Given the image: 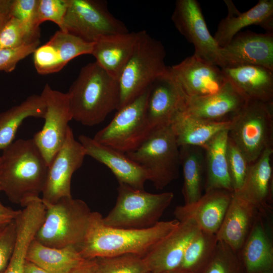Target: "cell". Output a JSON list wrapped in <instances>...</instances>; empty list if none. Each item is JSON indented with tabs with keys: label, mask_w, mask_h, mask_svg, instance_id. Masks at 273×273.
<instances>
[{
	"label": "cell",
	"mask_w": 273,
	"mask_h": 273,
	"mask_svg": "<svg viewBox=\"0 0 273 273\" xmlns=\"http://www.w3.org/2000/svg\"><path fill=\"white\" fill-rule=\"evenodd\" d=\"M201 230L192 220L179 221L176 228L143 257L149 273H163L177 269L186 248Z\"/></svg>",
	"instance_id": "cell-17"
},
{
	"label": "cell",
	"mask_w": 273,
	"mask_h": 273,
	"mask_svg": "<svg viewBox=\"0 0 273 273\" xmlns=\"http://www.w3.org/2000/svg\"><path fill=\"white\" fill-rule=\"evenodd\" d=\"M227 160L233 192H238L243 185L250 164L241 151L229 138Z\"/></svg>",
	"instance_id": "cell-38"
},
{
	"label": "cell",
	"mask_w": 273,
	"mask_h": 273,
	"mask_svg": "<svg viewBox=\"0 0 273 273\" xmlns=\"http://www.w3.org/2000/svg\"><path fill=\"white\" fill-rule=\"evenodd\" d=\"M218 241L216 234L201 230L186 248L177 269L198 273L212 256Z\"/></svg>",
	"instance_id": "cell-34"
},
{
	"label": "cell",
	"mask_w": 273,
	"mask_h": 273,
	"mask_svg": "<svg viewBox=\"0 0 273 273\" xmlns=\"http://www.w3.org/2000/svg\"><path fill=\"white\" fill-rule=\"evenodd\" d=\"M1 192V188H0V192ZM2 203L0 202V205H2Z\"/></svg>",
	"instance_id": "cell-49"
},
{
	"label": "cell",
	"mask_w": 273,
	"mask_h": 273,
	"mask_svg": "<svg viewBox=\"0 0 273 273\" xmlns=\"http://www.w3.org/2000/svg\"><path fill=\"white\" fill-rule=\"evenodd\" d=\"M168 70L188 98L214 94L227 81L221 68L194 54L177 64L168 66Z\"/></svg>",
	"instance_id": "cell-15"
},
{
	"label": "cell",
	"mask_w": 273,
	"mask_h": 273,
	"mask_svg": "<svg viewBox=\"0 0 273 273\" xmlns=\"http://www.w3.org/2000/svg\"><path fill=\"white\" fill-rule=\"evenodd\" d=\"M273 148L266 149L251 164L241 189L237 193L264 217L271 212Z\"/></svg>",
	"instance_id": "cell-23"
},
{
	"label": "cell",
	"mask_w": 273,
	"mask_h": 273,
	"mask_svg": "<svg viewBox=\"0 0 273 273\" xmlns=\"http://www.w3.org/2000/svg\"><path fill=\"white\" fill-rule=\"evenodd\" d=\"M72 119L93 126L105 120L120 103L118 80L96 61L83 66L67 93Z\"/></svg>",
	"instance_id": "cell-3"
},
{
	"label": "cell",
	"mask_w": 273,
	"mask_h": 273,
	"mask_svg": "<svg viewBox=\"0 0 273 273\" xmlns=\"http://www.w3.org/2000/svg\"><path fill=\"white\" fill-rule=\"evenodd\" d=\"M228 9L227 16L219 22L213 36L220 48H223L242 29L255 25L265 32L273 33V1L259 0L248 11L241 13L231 0H224Z\"/></svg>",
	"instance_id": "cell-22"
},
{
	"label": "cell",
	"mask_w": 273,
	"mask_h": 273,
	"mask_svg": "<svg viewBox=\"0 0 273 273\" xmlns=\"http://www.w3.org/2000/svg\"><path fill=\"white\" fill-rule=\"evenodd\" d=\"M16 238L15 219L0 232V273L7 267L12 256Z\"/></svg>",
	"instance_id": "cell-42"
},
{
	"label": "cell",
	"mask_w": 273,
	"mask_h": 273,
	"mask_svg": "<svg viewBox=\"0 0 273 273\" xmlns=\"http://www.w3.org/2000/svg\"><path fill=\"white\" fill-rule=\"evenodd\" d=\"M228 130L217 134L203 148L205 164V192L221 190L233 192L227 160Z\"/></svg>",
	"instance_id": "cell-30"
},
{
	"label": "cell",
	"mask_w": 273,
	"mask_h": 273,
	"mask_svg": "<svg viewBox=\"0 0 273 273\" xmlns=\"http://www.w3.org/2000/svg\"><path fill=\"white\" fill-rule=\"evenodd\" d=\"M26 259L50 273H70L84 258L74 246L49 247L34 239L28 248Z\"/></svg>",
	"instance_id": "cell-31"
},
{
	"label": "cell",
	"mask_w": 273,
	"mask_h": 273,
	"mask_svg": "<svg viewBox=\"0 0 273 273\" xmlns=\"http://www.w3.org/2000/svg\"><path fill=\"white\" fill-rule=\"evenodd\" d=\"M149 273H150V272H149Z\"/></svg>",
	"instance_id": "cell-50"
},
{
	"label": "cell",
	"mask_w": 273,
	"mask_h": 273,
	"mask_svg": "<svg viewBox=\"0 0 273 273\" xmlns=\"http://www.w3.org/2000/svg\"><path fill=\"white\" fill-rule=\"evenodd\" d=\"M140 31L103 37L94 42L92 55L110 76L118 80L131 56Z\"/></svg>",
	"instance_id": "cell-27"
},
{
	"label": "cell",
	"mask_w": 273,
	"mask_h": 273,
	"mask_svg": "<svg viewBox=\"0 0 273 273\" xmlns=\"http://www.w3.org/2000/svg\"><path fill=\"white\" fill-rule=\"evenodd\" d=\"M117 192L114 206L102 218L107 226L131 229L153 226L174 198L171 192L153 194L122 183H119Z\"/></svg>",
	"instance_id": "cell-6"
},
{
	"label": "cell",
	"mask_w": 273,
	"mask_h": 273,
	"mask_svg": "<svg viewBox=\"0 0 273 273\" xmlns=\"http://www.w3.org/2000/svg\"><path fill=\"white\" fill-rule=\"evenodd\" d=\"M247 100L227 79L216 93L200 98H188L185 114L201 119L222 121L233 119L243 108Z\"/></svg>",
	"instance_id": "cell-19"
},
{
	"label": "cell",
	"mask_w": 273,
	"mask_h": 273,
	"mask_svg": "<svg viewBox=\"0 0 273 273\" xmlns=\"http://www.w3.org/2000/svg\"><path fill=\"white\" fill-rule=\"evenodd\" d=\"M38 1H11L10 15L19 19L31 33L40 36L39 26L36 23Z\"/></svg>",
	"instance_id": "cell-40"
},
{
	"label": "cell",
	"mask_w": 273,
	"mask_h": 273,
	"mask_svg": "<svg viewBox=\"0 0 273 273\" xmlns=\"http://www.w3.org/2000/svg\"><path fill=\"white\" fill-rule=\"evenodd\" d=\"M11 0H0V32L10 18Z\"/></svg>",
	"instance_id": "cell-45"
},
{
	"label": "cell",
	"mask_w": 273,
	"mask_h": 273,
	"mask_svg": "<svg viewBox=\"0 0 273 273\" xmlns=\"http://www.w3.org/2000/svg\"><path fill=\"white\" fill-rule=\"evenodd\" d=\"M40 95L46 105L44 123L32 139L49 166L63 145L72 116L67 93L46 83Z\"/></svg>",
	"instance_id": "cell-12"
},
{
	"label": "cell",
	"mask_w": 273,
	"mask_h": 273,
	"mask_svg": "<svg viewBox=\"0 0 273 273\" xmlns=\"http://www.w3.org/2000/svg\"><path fill=\"white\" fill-rule=\"evenodd\" d=\"M40 40L14 49H0V71L11 72L22 60L33 54Z\"/></svg>",
	"instance_id": "cell-41"
},
{
	"label": "cell",
	"mask_w": 273,
	"mask_h": 273,
	"mask_svg": "<svg viewBox=\"0 0 273 273\" xmlns=\"http://www.w3.org/2000/svg\"><path fill=\"white\" fill-rule=\"evenodd\" d=\"M70 273H96L95 259H84Z\"/></svg>",
	"instance_id": "cell-44"
},
{
	"label": "cell",
	"mask_w": 273,
	"mask_h": 273,
	"mask_svg": "<svg viewBox=\"0 0 273 273\" xmlns=\"http://www.w3.org/2000/svg\"><path fill=\"white\" fill-rule=\"evenodd\" d=\"M1 167H2V158H1V157L0 156V172L1 170Z\"/></svg>",
	"instance_id": "cell-48"
},
{
	"label": "cell",
	"mask_w": 273,
	"mask_h": 273,
	"mask_svg": "<svg viewBox=\"0 0 273 273\" xmlns=\"http://www.w3.org/2000/svg\"><path fill=\"white\" fill-rule=\"evenodd\" d=\"M222 54L225 67L252 65L273 71V33L239 32L222 48Z\"/></svg>",
	"instance_id": "cell-18"
},
{
	"label": "cell",
	"mask_w": 273,
	"mask_h": 273,
	"mask_svg": "<svg viewBox=\"0 0 273 273\" xmlns=\"http://www.w3.org/2000/svg\"><path fill=\"white\" fill-rule=\"evenodd\" d=\"M0 188L23 208L42 194L48 166L33 140L19 139L3 150Z\"/></svg>",
	"instance_id": "cell-2"
},
{
	"label": "cell",
	"mask_w": 273,
	"mask_h": 273,
	"mask_svg": "<svg viewBox=\"0 0 273 273\" xmlns=\"http://www.w3.org/2000/svg\"><path fill=\"white\" fill-rule=\"evenodd\" d=\"M264 218L258 214L238 253L244 273H273L272 241Z\"/></svg>",
	"instance_id": "cell-24"
},
{
	"label": "cell",
	"mask_w": 273,
	"mask_h": 273,
	"mask_svg": "<svg viewBox=\"0 0 273 273\" xmlns=\"http://www.w3.org/2000/svg\"><path fill=\"white\" fill-rule=\"evenodd\" d=\"M125 154L144 170L157 190L163 189L179 177V147L170 125L156 131Z\"/></svg>",
	"instance_id": "cell-7"
},
{
	"label": "cell",
	"mask_w": 273,
	"mask_h": 273,
	"mask_svg": "<svg viewBox=\"0 0 273 273\" xmlns=\"http://www.w3.org/2000/svg\"><path fill=\"white\" fill-rule=\"evenodd\" d=\"M42 202L45 206L44 217L34 239L49 247L74 246L79 249L92 213L87 204L72 196L54 203Z\"/></svg>",
	"instance_id": "cell-4"
},
{
	"label": "cell",
	"mask_w": 273,
	"mask_h": 273,
	"mask_svg": "<svg viewBox=\"0 0 273 273\" xmlns=\"http://www.w3.org/2000/svg\"><path fill=\"white\" fill-rule=\"evenodd\" d=\"M225 190L205 192L196 202L177 206L173 212L178 221H194L204 232L216 234L230 204L232 194Z\"/></svg>",
	"instance_id": "cell-20"
},
{
	"label": "cell",
	"mask_w": 273,
	"mask_h": 273,
	"mask_svg": "<svg viewBox=\"0 0 273 273\" xmlns=\"http://www.w3.org/2000/svg\"><path fill=\"white\" fill-rule=\"evenodd\" d=\"M198 273H244V269L238 253L218 241L212 256Z\"/></svg>",
	"instance_id": "cell-36"
},
{
	"label": "cell",
	"mask_w": 273,
	"mask_h": 273,
	"mask_svg": "<svg viewBox=\"0 0 273 273\" xmlns=\"http://www.w3.org/2000/svg\"><path fill=\"white\" fill-rule=\"evenodd\" d=\"M64 32L95 42L105 36L129 31L125 24L110 12L104 2L69 0Z\"/></svg>",
	"instance_id": "cell-9"
},
{
	"label": "cell",
	"mask_w": 273,
	"mask_h": 273,
	"mask_svg": "<svg viewBox=\"0 0 273 273\" xmlns=\"http://www.w3.org/2000/svg\"><path fill=\"white\" fill-rule=\"evenodd\" d=\"M163 273H189L186 271H183L181 270H180L179 269H176L168 271L167 272H165Z\"/></svg>",
	"instance_id": "cell-47"
},
{
	"label": "cell",
	"mask_w": 273,
	"mask_h": 273,
	"mask_svg": "<svg viewBox=\"0 0 273 273\" xmlns=\"http://www.w3.org/2000/svg\"><path fill=\"white\" fill-rule=\"evenodd\" d=\"M45 214L42 206L31 203L20 210L15 219L16 238L9 263L3 273H24L28 248L42 224Z\"/></svg>",
	"instance_id": "cell-28"
},
{
	"label": "cell",
	"mask_w": 273,
	"mask_h": 273,
	"mask_svg": "<svg viewBox=\"0 0 273 273\" xmlns=\"http://www.w3.org/2000/svg\"><path fill=\"white\" fill-rule=\"evenodd\" d=\"M18 19L11 16L0 32V49H14L40 40Z\"/></svg>",
	"instance_id": "cell-37"
},
{
	"label": "cell",
	"mask_w": 273,
	"mask_h": 273,
	"mask_svg": "<svg viewBox=\"0 0 273 273\" xmlns=\"http://www.w3.org/2000/svg\"><path fill=\"white\" fill-rule=\"evenodd\" d=\"M231 120L213 121L179 112L170 127L178 146H193L202 149L220 132L229 130Z\"/></svg>",
	"instance_id": "cell-29"
},
{
	"label": "cell",
	"mask_w": 273,
	"mask_h": 273,
	"mask_svg": "<svg viewBox=\"0 0 273 273\" xmlns=\"http://www.w3.org/2000/svg\"><path fill=\"white\" fill-rule=\"evenodd\" d=\"M103 216L92 213L79 251L84 259L131 254L144 257L161 239L178 225L176 219L159 221L149 228L122 229L105 225Z\"/></svg>",
	"instance_id": "cell-1"
},
{
	"label": "cell",
	"mask_w": 273,
	"mask_h": 273,
	"mask_svg": "<svg viewBox=\"0 0 273 273\" xmlns=\"http://www.w3.org/2000/svg\"><path fill=\"white\" fill-rule=\"evenodd\" d=\"M188 98L168 68L167 72L149 87L139 146L156 131L170 125L175 116L185 110Z\"/></svg>",
	"instance_id": "cell-10"
},
{
	"label": "cell",
	"mask_w": 273,
	"mask_h": 273,
	"mask_svg": "<svg viewBox=\"0 0 273 273\" xmlns=\"http://www.w3.org/2000/svg\"><path fill=\"white\" fill-rule=\"evenodd\" d=\"M221 70L247 100L273 102V71L264 67L244 65Z\"/></svg>",
	"instance_id": "cell-26"
},
{
	"label": "cell",
	"mask_w": 273,
	"mask_h": 273,
	"mask_svg": "<svg viewBox=\"0 0 273 273\" xmlns=\"http://www.w3.org/2000/svg\"><path fill=\"white\" fill-rule=\"evenodd\" d=\"M69 0H38L36 14L38 26L46 21L56 24L64 31V20Z\"/></svg>",
	"instance_id": "cell-39"
},
{
	"label": "cell",
	"mask_w": 273,
	"mask_h": 273,
	"mask_svg": "<svg viewBox=\"0 0 273 273\" xmlns=\"http://www.w3.org/2000/svg\"><path fill=\"white\" fill-rule=\"evenodd\" d=\"M229 138L251 164L273 145V102L248 100L231 120Z\"/></svg>",
	"instance_id": "cell-8"
},
{
	"label": "cell",
	"mask_w": 273,
	"mask_h": 273,
	"mask_svg": "<svg viewBox=\"0 0 273 273\" xmlns=\"http://www.w3.org/2000/svg\"><path fill=\"white\" fill-rule=\"evenodd\" d=\"M171 20L179 33L194 46V55L220 68L225 67L222 48L210 34L198 1H176Z\"/></svg>",
	"instance_id": "cell-11"
},
{
	"label": "cell",
	"mask_w": 273,
	"mask_h": 273,
	"mask_svg": "<svg viewBox=\"0 0 273 273\" xmlns=\"http://www.w3.org/2000/svg\"><path fill=\"white\" fill-rule=\"evenodd\" d=\"M20 212L3 204L0 205V232L14 221Z\"/></svg>",
	"instance_id": "cell-43"
},
{
	"label": "cell",
	"mask_w": 273,
	"mask_h": 273,
	"mask_svg": "<svg viewBox=\"0 0 273 273\" xmlns=\"http://www.w3.org/2000/svg\"><path fill=\"white\" fill-rule=\"evenodd\" d=\"M165 56L166 51L161 41L145 30L140 31L132 53L118 79V109L140 96L158 77L167 72Z\"/></svg>",
	"instance_id": "cell-5"
},
{
	"label": "cell",
	"mask_w": 273,
	"mask_h": 273,
	"mask_svg": "<svg viewBox=\"0 0 273 273\" xmlns=\"http://www.w3.org/2000/svg\"><path fill=\"white\" fill-rule=\"evenodd\" d=\"M180 163L183 167L182 194L185 204L194 203L202 196L205 164L203 149L193 146L179 147Z\"/></svg>",
	"instance_id": "cell-32"
},
{
	"label": "cell",
	"mask_w": 273,
	"mask_h": 273,
	"mask_svg": "<svg viewBox=\"0 0 273 273\" xmlns=\"http://www.w3.org/2000/svg\"><path fill=\"white\" fill-rule=\"evenodd\" d=\"M44 100L40 95L29 96L20 104L0 113V150H3L15 139L17 130L28 117L44 118Z\"/></svg>",
	"instance_id": "cell-33"
},
{
	"label": "cell",
	"mask_w": 273,
	"mask_h": 273,
	"mask_svg": "<svg viewBox=\"0 0 273 273\" xmlns=\"http://www.w3.org/2000/svg\"><path fill=\"white\" fill-rule=\"evenodd\" d=\"M24 273H50L36 264L26 260Z\"/></svg>",
	"instance_id": "cell-46"
},
{
	"label": "cell",
	"mask_w": 273,
	"mask_h": 273,
	"mask_svg": "<svg viewBox=\"0 0 273 273\" xmlns=\"http://www.w3.org/2000/svg\"><path fill=\"white\" fill-rule=\"evenodd\" d=\"M86 156L83 147L75 139L69 126L63 145L48 166L41 194L43 202L54 203L62 198L72 196V175L81 167Z\"/></svg>",
	"instance_id": "cell-14"
},
{
	"label": "cell",
	"mask_w": 273,
	"mask_h": 273,
	"mask_svg": "<svg viewBox=\"0 0 273 273\" xmlns=\"http://www.w3.org/2000/svg\"><path fill=\"white\" fill-rule=\"evenodd\" d=\"M78 141L83 147L86 155L106 166L118 183L144 190L145 184L148 180L146 172L125 153L101 144L85 135H80Z\"/></svg>",
	"instance_id": "cell-21"
},
{
	"label": "cell",
	"mask_w": 273,
	"mask_h": 273,
	"mask_svg": "<svg viewBox=\"0 0 273 273\" xmlns=\"http://www.w3.org/2000/svg\"><path fill=\"white\" fill-rule=\"evenodd\" d=\"M258 213L250 203L233 192L220 226L216 234L218 241L238 253L250 233Z\"/></svg>",
	"instance_id": "cell-25"
},
{
	"label": "cell",
	"mask_w": 273,
	"mask_h": 273,
	"mask_svg": "<svg viewBox=\"0 0 273 273\" xmlns=\"http://www.w3.org/2000/svg\"><path fill=\"white\" fill-rule=\"evenodd\" d=\"M94 44V42L59 30L33 53L35 69L41 75L59 72L74 58L91 55Z\"/></svg>",
	"instance_id": "cell-16"
},
{
	"label": "cell",
	"mask_w": 273,
	"mask_h": 273,
	"mask_svg": "<svg viewBox=\"0 0 273 273\" xmlns=\"http://www.w3.org/2000/svg\"><path fill=\"white\" fill-rule=\"evenodd\" d=\"M148 91L149 88L117 110L110 122L96 133L94 140L124 153L136 148L144 123Z\"/></svg>",
	"instance_id": "cell-13"
},
{
	"label": "cell",
	"mask_w": 273,
	"mask_h": 273,
	"mask_svg": "<svg viewBox=\"0 0 273 273\" xmlns=\"http://www.w3.org/2000/svg\"><path fill=\"white\" fill-rule=\"evenodd\" d=\"M96 273H149L143 257L126 254L94 258Z\"/></svg>",
	"instance_id": "cell-35"
}]
</instances>
